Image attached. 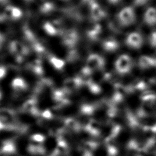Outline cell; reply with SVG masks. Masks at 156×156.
I'll use <instances>...</instances> for the list:
<instances>
[{
  "mask_svg": "<svg viewBox=\"0 0 156 156\" xmlns=\"http://www.w3.org/2000/svg\"><path fill=\"white\" fill-rule=\"evenodd\" d=\"M37 104L38 102L35 98L28 99L21 106L20 111L35 116H40V112L37 107Z\"/></svg>",
  "mask_w": 156,
  "mask_h": 156,
  "instance_id": "277c9868",
  "label": "cell"
},
{
  "mask_svg": "<svg viewBox=\"0 0 156 156\" xmlns=\"http://www.w3.org/2000/svg\"><path fill=\"white\" fill-rule=\"evenodd\" d=\"M83 85L81 80L78 76L66 79L63 83V89L68 94L72 93L77 90Z\"/></svg>",
  "mask_w": 156,
  "mask_h": 156,
  "instance_id": "5b68a950",
  "label": "cell"
},
{
  "mask_svg": "<svg viewBox=\"0 0 156 156\" xmlns=\"http://www.w3.org/2000/svg\"><path fill=\"white\" fill-rule=\"evenodd\" d=\"M64 127L69 132H78L82 129L78 120L73 117H68L64 119Z\"/></svg>",
  "mask_w": 156,
  "mask_h": 156,
  "instance_id": "30bf717a",
  "label": "cell"
},
{
  "mask_svg": "<svg viewBox=\"0 0 156 156\" xmlns=\"http://www.w3.org/2000/svg\"><path fill=\"white\" fill-rule=\"evenodd\" d=\"M143 21L148 26H154L156 25V9L149 7L144 12Z\"/></svg>",
  "mask_w": 156,
  "mask_h": 156,
  "instance_id": "8fae6325",
  "label": "cell"
},
{
  "mask_svg": "<svg viewBox=\"0 0 156 156\" xmlns=\"http://www.w3.org/2000/svg\"><path fill=\"white\" fill-rule=\"evenodd\" d=\"M5 15L12 18H18L21 15L20 9L13 7H7L5 10Z\"/></svg>",
  "mask_w": 156,
  "mask_h": 156,
  "instance_id": "d6986e66",
  "label": "cell"
},
{
  "mask_svg": "<svg viewBox=\"0 0 156 156\" xmlns=\"http://www.w3.org/2000/svg\"><path fill=\"white\" fill-rule=\"evenodd\" d=\"M44 29L46 31L51 35H54L57 33V29L55 26L54 24H50V23H47L44 25Z\"/></svg>",
  "mask_w": 156,
  "mask_h": 156,
  "instance_id": "603a6c76",
  "label": "cell"
},
{
  "mask_svg": "<svg viewBox=\"0 0 156 156\" xmlns=\"http://www.w3.org/2000/svg\"><path fill=\"white\" fill-rule=\"evenodd\" d=\"M50 62L55 69L61 70L63 69L65 65V62L63 60L58 58L55 57H51L50 58Z\"/></svg>",
  "mask_w": 156,
  "mask_h": 156,
  "instance_id": "44dd1931",
  "label": "cell"
},
{
  "mask_svg": "<svg viewBox=\"0 0 156 156\" xmlns=\"http://www.w3.org/2000/svg\"><path fill=\"white\" fill-rule=\"evenodd\" d=\"M91 14L94 20H101L105 16V12L103 9L94 2L91 3Z\"/></svg>",
  "mask_w": 156,
  "mask_h": 156,
  "instance_id": "4fadbf2b",
  "label": "cell"
},
{
  "mask_svg": "<svg viewBox=\"0 0 156 156\" xmlns=\"http://www.w3.org/2000/svg\"><path fill=\"white\" fill-rule=\"evenodd\" d=\"M149 0H133V4L135 6H142L145 5Z\"/></svg>",
  "mask_w": 156,
  "mask_h": 156,
  "instance_id": "d4e9b609",
  "label": "cell"
},
{
  "mask_svg": "<svg viewBox=\"0 0 156 156\" xmlns=\"http://www.w3.org/2000/svg\"><path fill=\"white\" fill-rule=\"evenodd\" d=\"M46 140V136L41 133H34L29 137V144L34 145H43Z\"/></svg>",
  "mask_w": 156,
  "mask_h": 156,
  "instance_id": "e0dca14e",
  "label": "cell"
},
{
  "mask_svg": "<svg viewBox=\"0 0 156 156\" xmlns=\"http://www.w3.org/2000/svg\"><path fill=\"white\" fill-rule=\"evenodd\" d=\"M103 48L107 51L113 52L118 49L119 44L114 39H107L104 42Z\"/></svg>",
  "mask_w": 156,
  "mask_h": 156,
  "instance_id": "ac0fdd59",
  "label": "cell"
},
{
  "mask_svg": "<svg viewBox=\"0 0 156 156\" xmlns=\"http://www.w3.org/2000/svg\"><path fill=\"white\" fill-rule=\"evenodd\" d=\"M104 65V58L98 54H91L87 58L86 67L91 72L102 69Z\"/></svg>",
  "mask_w": 156,
  "mask_h": 156,
  "instance_id": "8992f818",
  "label": "cell"
},
{
  "mask_svg": "<svg viewBox=\"0 0 156 156\" xmlns=\"http://www.w3.org/2000/svg\"><path fill=\"white\" fill-rule=\"evenodd\" d=\"M132 60L131 57L127 54L119 55L115 63V66L116 71L121 74L128 73L132 67Z\"/></svg>",
  "mask_w": 156,
  "mask_h": 156,
  "instance_id": "7a4b0ae2",
  "label": "cell"
},
{
  "mask_svg": "<svg viewBox=\"0 0 156 156\" xmlns=\"http://www.w3.org/2000/svg\"><path fill=\"white\" fill-rule=\"evenodd\" d=\"M3 41H4V38H3V37L1 35V34H0V47H1V46L2 45Z\"/></svg>",
  "mask_w": 156,
  "mask_h": 156,
  "instance_id": "83f0119b",
  "label": "cell"
},
{
  "mask_svg": "<svg viewBox=\"0 0 156 156\" xmlns=\"http://www.w3.org/2000/svg\"><path fill=\"white\" fill-rule=\"evenodd\" d=\"M40 116L43 119L51 120L54 118V114L51 109L46 108L44 110L40 112Z\"/></svg>",
  "mask_w": 156,
  "mask_h": 156,
  "instance_id": "7402d4cb",
  "label": "cell"
},
{
  "mask_svg": "<svg viewBox=\"0 0 156 156\" xmlns=\"http://www.w3.org/2000/svg\"><path fill=\"white\" fill-rule=\"evenodd\" d=\"M17 152V147L15 141L12 139H7L0 143V154L12 155Z\"/></svg>",
  "mask_w": 156,
  "mask_h": 156,
  "instance_id": "52a82bcc",
  "label": "cell"
},
{
  "mask_svg": "<svg viewBox=\"0 0 156 156\" xmlns=\"http://www.w3.org/2000/svg\"><path fill=\"white\" fill-rule=\"evenodd\" d=\"M1 98H2V93H1V91L0 90V100L1 99Z\"/></svg>",
  "mask_w": 156,
  "mask_h": 156,
  "instance_id": "f1b7e54d",
  "label": "cell"
},
{
  "mask_svg": "<svg viewBox=\"0 0 156 156\" xmlns=\"http://www.w3.org/2000/svg\"><path fill=\"white\" fill-rule=\"evenodd\" d=\"M57 145L54 154L56 156H66L69 153V146L68 143L64 139L57 138Z\"/></svg>",
  "mask_w": 156,
  "mask_h": 156,
  "instance_id": "9c48e42d",
  "label": "cell"
},
{
  "mask_svg": "<svg viewBox=\"0 0 156 156\" xmlns=\"http://www.w3.org/2000/svg\"><path fill=\"white\" fill-rule=\"evenodd\" d=\"M27 152L33 155H44L46 152L45 149L43 147V145L38 146L29 144L27 147Z\"/></svg>",
  "mask_w": 156,
  "mask_h": 156,
  "instance_id": "5bb4252c",
  "label": "cell"
},
{
  "mask_svg": "<svg viewBox=\"0 0 156 156\" xmlns=\"http://www.w3.org/2000/svg\"><path fill=\"white\" fill-rule=\"evenodd\" d=\"M77 38V33L73 30H70L64 36V43L68 46H73L76 43Z\"/></svg>",
  "mask_w": 156,
  "mask_h": 156,
  "instance_id": "9a60e30c",
  "label": "cell"
},
{
  "mask_svg": "<svg viewBox=\"0 0 156 156\" xmlns=\"http://www.w3.org/2000/svg\"><path fill=\"white\" fill-rule=\"evenodd\" d=\"M10 49L19 57H20L21 55L25 54L26 53V50L24 46L18 41H14L11 44Z\"/></svg>",
  "mask_w": 156,
  "mask_h": 156,
  "instance_id": "2e32d148",
  "label": "cell"
},
{
  "mask_svg": "<svg viewBox=\"0 0 156 156\" xmlns=\"http://www.w3.org/2000/svg\"><path fill=\"white\" fill-rule=\"evenodd\" d=\"M98 147V143L94 142L93 141H87L84 142L81 147V150L89 152L92 153Z\"/></svg>",
  "mask_w": 156,
  "mask_h": 156,
  "instance_id": "ffe728a7",
  "label": "cell"
},
{
  "mask_svg": "<svg viewBox=\"0 0 156 156\" xmlns=\"http://www.w3.org/2000/svg\"><path fill=\"white\" fill-rule=\"evenodd\" d=\"M138 65L143 69L152 67L156 65V59L147 55H142L138 59Z\"/></svg>",
  "mask_w": 156,
  "mask_h": 156,
  "instance_id": "7c38bea8",
  "label": "cell"
},
{
  "mask_svg": "<svg viewBox=\"0 0 156 156\" xmlns=\"http://www.w3.org/2000/svg\"><path fill=\"white\" fill-rule=\"evenodd\" d=\"M149 43L151 47L156 48V30L152 31L149 35Z\"/></svg>",
  "mask_w": 156,
  "mask_h": 156,
  "instance_id": "cb8c5ba5",
  "label": "cell"
},
{
  "mask_svg": "<svg viewBox=\"0 0 156 156\" xmlns=\"http://www.w3.org/2000/svg\"><path fill=\"white\" fill-rule=\"evenodd\" d=\"M7 70L5 66H0V80L2 79L6 75Z\"/></svg>",
  "mask_w": 156,
  "mask_h": 156,
  "instance_id": "484cf974",
  "label": "cell"
},
{
  "mask_svg": "<svg viewBox=\"0 0 156 156\" xmlns=\"http://www.w3.org/2000/svg\"><path fill=\"white\" fill-rule=\"evenodd\" d=\"M10 87L13 93L16 94L24 93L29 88L28 83L24 79L20 77L14 78L11 82Z\"/></svg>",
  "mask_w": 156,
  "mask_h": 156,
  "instance_id": "ba28073f",
  "label": "cell"
},
{
  "mask_svg": "<svg viewBox=\"0 0 156 156\" xmlns=\"http://www.w3.org/2000/svg\"><path fill=\"white\" fill-rule=\"evenodd\" d=\"M135 20V13L132 6L124 7L118 13V21L122 27H128L132 25Z\"/></svg>",
  "mask_w": 156,
  "mask_h": 156,
  "instance_id": "6da1fadb",
  "label": "cell"
},
{
  "mask_svg": "<svg viewBox=\"0 0 156 156\" xmlns=\"http://www.w3.org/2000/svg\"><path fill=\"white\" fill-rule=\"evenodd\" d=\"M108 1L112 4H116V3H118L119 1H121V0H108Z\"/></svg>",
  "mask_w": 156,
  "mask_h": 156,
  "instance_id": "4316f807",
  "label": "cell"
},
{
  "mask_svg": "<svg viewBox=\"0 0 156 156\" xmlns=\"http://www.w3.org/2000/svg\"><path fill=\"white\" fill-rule=\"evenodd\" d=\"M125 43L131 49H139L143 46V38L140 33L137 32H132L126 36Z\"/></svg>",
  "mask_w": 156,
  "mask_h": 156,
  "instance_id": "3957f363",
  "label": "cell"
}]
</instances>
